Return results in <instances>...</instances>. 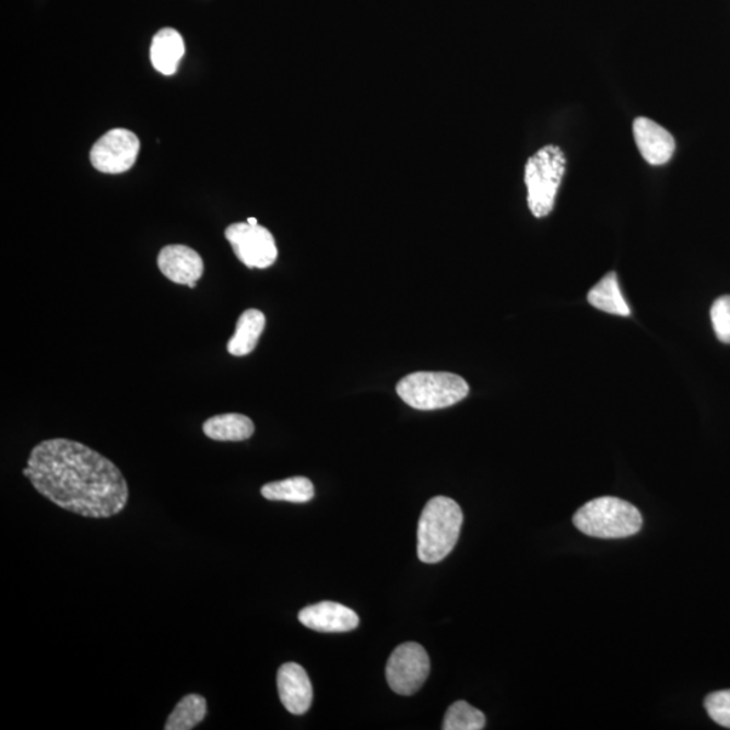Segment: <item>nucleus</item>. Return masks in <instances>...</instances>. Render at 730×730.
<instances>
[{"label": "nucleus", "instance_id": "obj_7", "mask_svg": "<svg viewBox=\"0 0 730 730\" xmlns=\"http://www.w3.org/2000/svg\"><path fill=\"white\" fill-rule=\"evenodd\" d=\"M225 237L239 261L248 268L271 267L278 259V247L272 233L266 227L237 222L226 227Z\"/></svg>", "mask_w": 730, "mask_h": 730}, {"label": "nucleus", "instance_id": "obj_11", "mask_svg": "<svg viewBox=\"0 0 730 730\" xmlns=\"http://www.w3.org/2000/svg\"><path fill=\"white\" fill-rule=\"evenodd\" d=\"M633 134H635L638 151L649 164L664 165L674 155V137L652 119L646 117L635 119Z\"/></svg>", "mask_w": 730, "mask_h": 730}, {"label": "nucleus", "instance_id": "obj_1", "mask_svg": "<svg viewBox=\"0 0 730 730\" xmlns=\"http://www.w3.org/2000/svg\"><path fill=\"white\" fill-rule=\"evenodd\" d=\"M24 475L45 498L82 517H114L128 504L121 470L87 445L67 438L36 445Z\"/></svg>", "mask_w": 730, "mask_h": 730}, {"label": "nucleus", "instance_id": "obj_14", "mask_svg": "<svg viewBox=\"0 0 730 730\" xmlns=\"http://www.w3.org/2000/svg\"><path fill=\"white\" fill-rule=\"evenodd\" d=\"M267 319L260 310H245L239 316L235 334L227 342V352L233 356H247L256 350L262 332L266 329Z\"/></svg>", "mask_w": 730, "mask_h": 730}, {"label": "nucleus", "instance_id": "obj_17", "mask_svg": "<svg viewBox=\"0 0 730 730\" xmlns=\"http://www.w3.org/2000/svg\"><path fill=\"white\" fill-rule=\"evenodd\" d=\"M261 495L268 501L293 502L306 504L314 498V486L310 479L294 476L284 481L272 482L261 487Z\"/></svg>", "mask_w": 730, "mask_h": 730}, {"label": "nucleus", "instance_id": "obj_5", "mask_svg": "<svg viewBox=\"0 0 730 730\" xmlns=\"http://www.w3.org/2000/svg\"><path fill=\"white\" fill-rule=\"evenodd\" d=\"M566 163L563 151L555 145L544 146L528 160L525 185L528 188V207L535 219L551 214L555 207Z\"/></svg>", "mask_w": 730, "mask_h": 730}, {"label": "nucleus", "instance_id": "obj_2", "mask_svg": "<svg viewBox=\"0 0 730 730\" xmlns=\"http://www.w3.org/2000/svg\"><path fill=\"white\" fill-rule=\"evenodd\" d=\"M463 527L458 502L435 496L427 502L419 522L417 552L422 563H440L454 551Z\"/></svg>", "mask_w": 730, "mask_h": 730}, {"label": "nucleus", "instance_id": "obj_10", "mask_svg": "<svg viewBox=\"0 0 730 730\" xmlns=\"http://www.w3.org/2000/svg\"><path fill=\"white\" fill-rule=\"evenodd\" d=\"M278 692L282 704L291 715L302 716L313 703V686L304 667L286 663L278 671Z\"/></svg>", "mask_w": 730, "mask_h": 730}, {"label": "nucleus", "instance_id": "obj_19", "mask_svg": "<svg viewBox=\"0 0 730 730\" xmlns=\"http://www.w3.org/2000/svg\"><path fill=\"white\" fill-rule=\"evenodd\" d=\"M486 727V717L481 710L464 700L449 706L444 717V730H481Z\"/></svg>", "mask_w": 730, "mask_h": 730}, {"label": "nucleus", "instance_id": "obj_3", "mask_svg": "<svg viewBox=\"0 0 730 730\" xmlns=\"http://www.w3.org/2000/svg\"><path fill=\"white\" fill-rule=\"evenodd\" d=\"M573 520L581 533L597 539L631 538L643 525L637 507L614 496L587 502L575 513Z\"/></svg>", "mask_w": 730, "mask_h": 730}, {"label": "nucleus", "instance_id": "obj_13", "mask_svg": "<svg viewBox=\"0 0 730 730\" xmlns=\"http://www.w3.org/2000/svg\"><path fill=\"white\" fill-rule=\"evenodd\" d=\"M182 56H185V42L175 28L165 27L153 37L151 61L155 70L163 75H174Z\"/></svg>", "mask_w": 730, "mask_h": 730}, {"label": "nucleus", "instance_id": "obj_21", "mask_svg": "<svg viewBox=\"0 0 730 730\" xmlns=\"http://www.w3.org/2000/svg\"><path fill=\"white\" fill-rule=\"evenodd\" d=\"M707 715L718 726L730 729V690L711 693L705 699Z\"/></svg>", "mask_w": 730, "mask_h": 730}, {"label": "nucleus", "instance_id": "obj_9", "mask_svg": "<svg viewBox=\"0 0 730 730\" xmlns=\"http://www.w3.org/2000/svg\"><path fill=\"white\" fill-rule=\"evenodd\" d=\"M157 266L168 281L190 289L203 276L201 255L186 245H167L160 250Z\"/></svg>", "mask_w": 730, "mask_h": 730}, {"label": "nucleus", "instance_id": "obj_15", "mask_svg": "<svg viewBox=\"0 0 730 730\" xmlns=\"http://www.w3.org/2000/svg\"><path fill=\"white\" fill-rule=\"evenodd\" d=\"M203 433L214 441H245L254 436L255 424L247 415H214L203 424Z\"/></svg>", "mask_w": 730, "mask_h": 730}, {"label": "nucleus", "instance_id": "obj_12", "mask_svg": "<svg viewBox=\"0 0 730 730\" xmlns=\"http://www.w3.org/2000/svg\"><path fill=\"white\" fill-rule=\"evenodd\" d=\"M298 619L309 629L322 633L351 632L358 626V615L352 609L329 601L301 610Z\"/></svg>", "mask_w": 730, "mask_h": 730}, {"label": "nucleus", "instance_id": "obj_20", "mask_svg": "<svg viewBox=\"0 0 730 730\" xmlns=\"http://www.w3.org/2000/svg\"><path fill=\"white\" fill-rule=\"evenodd\" d=\"M710 317L717 339L730 344V295H723L713 304Z\"/></svg>", "mask_w": 730, "mask_h": 730}, {"label": "nucleus", "instance_id": "obj_8", "mask_svg": "<svg viewBox=\"0 0 730 730\" xmlns=\"http://www.w3.org/2000/svg\"><path fill=\"white\" fill-rule=\"evenodd\" d=\"M139 152L140 140L133 131L114 129L95 142L90 160L99 173L117 175L133 167Z\"/></svg>", "mask_w": 730, "mask_h": 730}, {"label": "nucleus", "instance_id": "obj_6", "mask_svg": "<svg viewBox=\"0 0 730 730\" xmlns=\"http://www.w3.org/2000/svg\"><path fill=\"white\" fill-rule=\"evenodd\" d=\"M429 672V656L417 643H407L396 648L386 667L387 682L392 692L399 695L417 693Z\"/></svg>", "mask_w": 730, "mask_h": 730}, {"label": "nucleus", "instance_id": "obj_16", "mask_svg": "<svg viewBox=\"0 0 730 730\" xmlns=\"http://www.w3.org/2000/svg\"><path fill=\"white\" fill-rule=\"evenodd\" d=\"M587 301L596 309L613 314V316L631 317V309L627 306L619 283L617 273L609 272L600 282L596 284L587 294Z\"/></svg>", "mask_w": 730, "mask_h": 730}, {"label": "nucleus", "instance_id": "obj_18", "mask_svg": "<svg viewBox=\"0 0 730 730\" xmlns=\"http://www.w3.org/2000/svg\"><path fill=\"white\" fill-rule=\"evenodd\" d=\"M207 713V699L202 695L188 694L170 713L165 730H191L204 720Z\"/></svg>", "mask_w": 730, "mask_h": 730}, {"label": "nucleus", "instance_id": "obj_4", "mask_svg": "<svg viewBox=\"0 0 730 730\" xmlns=\"http://www.w3.org/2000/svg\"><path fill=\"white\" fill-rule=\"evenodd\" d=\"M398 396L417 410H438L463 401L470 387L459 375L449 373H414L399 381Z\"/></svg>", "mask_w": 730, "mask_h": 730}, {"label": "nucleus", "instance_id": "obj_22", "mask_svg": "<svg viewBox=\"0 0 730 730\" xmlns=\"http://www.w3.org/2000/svg\"><path fill=\"white\" fill-rule=\"evenodd\" d=\"M247 222H249L250 225H258V220L256 219H249Z\"/></svg>", "mask_w": 730, "mask_h": 730}]
</instances>
